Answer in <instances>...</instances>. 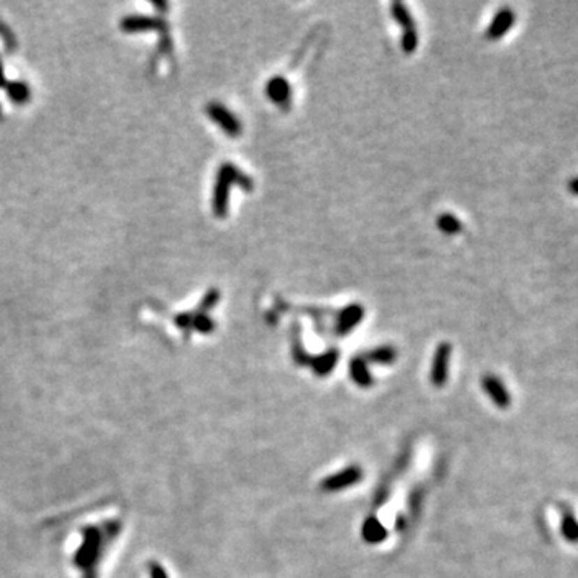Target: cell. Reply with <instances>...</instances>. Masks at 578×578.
Masks as SVG:
<instances>
[{
    "instance_id": "6da1fadb",
    "label": "cell",
    "mask_w": 578,
    "mask_h": 578,
    "mask_svg": "<svg viewBox=\"0 0 578 578\" xmlns=\"http://www.w3.org/2000/svg\"><path fill=\"white\" fill-rule=\"evenodd\" d=\"M240 187L246 192L254 188L252 178L231 162L222 164L217 172L214 195H212V211L217 217H225L228 212V199H230V188Z\"/></svg>"
},
{
    "instance_id": "7a4b0ae2",
    "label": "cell",
    "mask_w": 578,
    "mask_h": 578,
    "mask_svg": "<svg viewBox=\"0 0 578 578\" xmlns=\"http://www.w3.org/2000/svg\"><path fill=\"white\" fill-rule=\"evenodd\" d=\"M206 111H208L209 119L214 121V123L219 126L227 135H230V137L241 135L243 126L240 123V119H238L230 109L225 108L224 105L212 102V103L208 105Z\"/></svg>"
},
{
    "instance_id": "3957f363",
    "label": "cell",
    "mask_w": 578,
    "mask_h": 578,
    "mask_svg": "<svg viewBox=\"0 0 578 578\" xmlns=\"http://www.w3.org/2000/svg\"><path fill=\"white\" fill-rule=\"evenodd\" d=\"M265 95L281 109H288L293 102V89L284 77L275 76L265 86Z\"/></svg>"
},
{
    "instance_id": "277c9868",
    "label": "cell",
    "mask_w": 578,
    "mask_h": 578,
    "mask_svg": "<svg viewBox=\"0 0 578 578\" xmlns=\"http://www.w3.org/2000/svg\"><path fill=\"white\" fill-rule=\"evenodd\" d=\"M450 357H452V346L447 342H442L437 347L436 353H434L432 368H431V379L434 386H443L448 376V365Z\"/></svg>"
},
{
    "instance_id": "5b68a950",
    "label": "cell",
    "mask_w": 578,
    "mask_h": 578,
    "mask_svg": "<svg viewBox=\"0 0 578 578\" xmlns=\"http://www.w3.org/2000/svg\"><path fill=\"white\" fill-rule=\"evenodd\" d=\"M514 23H516V13L509 7L500 8L495 17H493L489 29L485 31V37L490 40L501 39V37L512 28Z\"/></svg>"
},
{
    "instance_id": "8992f818",
    "label": "cell",
    "mask_w": 578,
    "mask_h": 578,
    "mask_svg": "<svg viewBox=\"0 0 578 578\" xmlns=\"http://www.w3.org/2000/svg\"><path fill=\"white\" fill-rule=\"evenodd\" d=\"M360 479H362V471L352 466V468L344 469L341 471V473L326 477V479L321 482V487H323V490H326V492H337V490H344V489H347V487L357 484Z\"/></svg>"
},
{
    "instance_id": "52a82bcc",
    "label": "cell",
    "mask_w": 578,
    "mask_h": 578,
    "mask_svg": "<svg viewBox=\"0 0 578 578\" xmlns=\"http://www.w3.org/2000/svg\"><path fill=\"white\" fill-rule=\"evenodd\" d=\"M363 318V307L358 304H351L349 307H344L339 314L337 320V333L339 336H346L347 333H351L355 326L362 321Z\"/></svg>"
},
{
    "instance_id": "ba28073f",
    "label": "cell",
    "mask_w": 578,
    "mask_h": 578,
    "mask_svg": "<svg viewBox=\"0 0 578 578\" xmlns=\"http://www.w3.org/2000/svg\"><path fill=\"white\" fill-rule=\"evenodd\" d=\"M482 386H484V390L492 397V400L496 403L500 408H506L511 403V397H509L506 387L495 376H485L482 379Z\"/></svg>"
},
{
    "instance_id": "9c48e42d",
    "label": "cell",
    "mask_w": 578,
    "mask_h": 578,
    "mask_svg": "<svg viewBox=\"0 0 578 578\" xmlns=\"http://www.w3.org/2000/svg\"><path fill=\"white\" fill-rule=\"evenodd\" d=\"M351 376L360 387H370L373 383L365 358H353L351 362Z\"/></svg>"
},
{
    "instance_id": "30bf717a",
    "label": "cell",
    "mask_w": 578,
    "mask_h": 578,
    "mask_svg": "<svg viewBox=\"0 0 578 578\" xmlns=\"http://www.w3.org/2000/svg\"><path fill=\"white\" fill-rule=\"evenodd\" d=\"M387 537L386 528L376 517H370L363 526V538L368 543H379Z\"/></svg>"
},
{
    "instance_id": "8fae6325",
    "label": "cell",
    "mask_w": 578,
    "mask_h": 578,
    "mask_svg": "<svg viewBox=\"0 0 578 578\" xmlns=\"http://www.w3.org/2000/svg\"><path fill=\"white\" fill-rule=\"evenodd\" d=\"M395 357H397L395 349H392L390 346H383V347L374 349V351H370L363 358H365V362L378 363V365H390L395 362Z\"/></svg>"
},
{
    "instance_id": "7c38bea8",
    "label": "cell",
    "mask_w": 578,
    "mask_h": 578,
    "mask_svg": "<svg viewBox=\"0 0 578 578\" xmlns=\"http://www.w3.org/2000/svg\"><path fill=\"white\" fill-rule=\"evenodd\" d=\"M437 227L443 235H458L463 230V224L455 214H450V212H445V214L439 215L437 219Z\"/></svg>"
},
{
    "instance_id": "4fadbf2b",
    "label": "cell",
    "mask_w": 578,
    "mask_h": 578,
    "mask_svg": "<svg viewBox=\"0 0 578 578\" xmlns=\"http://www.w3.org/2000/svg\"><path fill=\"white\" fill-rule=\"evenodd\" d=\"M390 12H392V17H394V20L402 26L403 29L415 26V20H413L410 10L405 7V3H402V2L392 3Z\"/></svg>"
},
{
    "instance_id": "5bb4252c",
    "label": "cell",
    "mask_w": 578,
    "mask_h": 578,
    "mask_svg": "<svg viewBox=\"0 0 578 578\" xmlns=\"http://www.w3.org/2000/svg\"><path fill=\"white\" fill-rule=\"evenodd\" d=\"M337 363V352L336 351H330L325 355H321V357H318L315 362H314V368L317 371V374H328L330 371L336 367Z\"/></svg>"
},
{
    "instance_id": "9a60e30c",
    "label": "cell",
    "mask_w": 578,
    "mask_h": 578,
    "mask_svg": "<svg viewBox=\"0 0 578 578\" xmlns=\"http://www.w3.org/2000/svg\"><path fill=\"white\" fill-rule=\"evenodd\" d=\"M418 44H420V39H418V31L415 26L403 29V34H402L403 52H405L406 55H411V53L418 49Z\"/></svg>"
},
{
    "instance_id": "2e32d148",
    "label": "cell",
    "mask_w": 578,
    "mask_h": 578,
    "mask_svg": "<svg viewBox=\"0 0 578 578\" xmlns=\"http://www.w3.org/2000/svg\"><path fill=\"white\" fill-rule=\"evenodd\" d=\"M192 325H195L196 330H199L203 333H209L212 328H214V323H212V320L208 315H198L195 320H192Z\"/></svg>"
},
{
    "instance_id": "e0dca14e",
    "label": "cell",
    "mask_w": 578,
    "mask_h": 578,
    "mask_svg": "<svg viewBox=\"0 0 578 578\" xmlns=\"http://www.w3.org/2000/svg\"><path fill=\"white\" fill-rule=\"evenodd\" d=\"M569 192H570L572 195L578 196V177L570 178V182H569Z\"/></svg>"
}]
</instances>
